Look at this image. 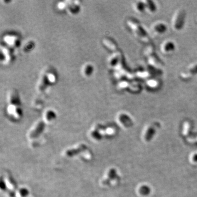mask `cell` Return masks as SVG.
Here are the masks:
<instances>
[{"instance_id": "1", "label": "cell", "mask_w": 197, "mask_h": 197, "mask_svg": "<svg viewBox=\"0 0 197 197\" xmlns=\"http://www.w3.org/2000/svg\"><path fill=\"white\" fill-rule=\"evenodd\" d=\"M127 24L134 35L139 40L146 43L151 42L150 39L148 37L145 30L138 22L133 19H128L127 21Z\"/></svg>"}, {"instance_id": "2", "label": "cell", "mask_w": 197, "mask_h": 197, "mask_svg": "<svg viewBox=\"0 0 197 197\" xmlns=\"http://www.w3.org/2000/svg\"><path fill=\"white\" fill-rule=\"evenodd\" d=\"M185 12L182 9H179L175 13L171 20V26L175 31L180 30L183 27L185 19Z\"/></svg>"}, {"instance_id": "3", "label": "cell", "mask_w": 197, "mask_h": 197, "mask_svg": "<svg viewBox=\"0 0 197 197\" xmlns=\"http://www.w3.org/2000/svg\"><path fill=\"white\" fill-rule=\"evenodd\" d=\"M145 54L147 57L148 63L150 65L157 69H160L162 67L161 63L155 55L154 48L152 46H149L147 48Z\"/></svg>"}, {"instance_id": "4", "label": "cell", "mask_w": 197, "mask_h": 197, "mask_svg": "<svg viewBox=\"0 0 197 197\" xmlns=\"http://www.w3.org/2000/svg\"><path fill=\"white\" fill-rule=\"evenodd\" d=\"M176 49V44L170 40H165L161 43L160 50L165 55H170L173 53Z\"/></svg>"}, {"instance_id": "5", "label": "cell", "mask_w": 197, "mask_h": 197, "mask_svg": "<svg viewBox=\"0 0 197 197\" xmlns=\"http://www.w3.org/2000/svg\"><path fill=\"white\" fill-rule=\"evenodd\" d=\"M196 75H197V62L188 66L186 70L181 72L180 77L183 80H187L192 78Z\"/></svg>"}, {"instance_id": "6", "label": "cell", "mask_w": 197, "mask_h": 197, "mask_svg": "<svg viewBox=\"0 0 197 197\" xmlns=\"http://www.w3.org/2000/svg\"><path fill=\"white\" fill-rule=\"evenodd\" d=\"M151 30L153 34L156 36L163 35L167 30V25L166 24L162 22H156L151 26Z\"/></svg>"}, {"instance_id": "7", "label": "cell", "mask_w": 197, "mask_h": 197, "mask_svg": "<svg viewBox=\"0 0 197 197\" xmlns=\"http://www.w3.org/2000/svg\"><path fill=\"white\" fill-rule=\"evenodd\" d=\"M123 57L121 53L116 52L110 57L109 60V65L112 67H117L121 65Z\"/></svg>"}, {"instance_id": "8", "label": "cell", "mask_w": 197, "mask_h": 197, "mask_svg": "<svg viewBox=\"0 0 197 197\" xmlns=\"http://www.w3.org/2000/svg\"><path fill=\"white\" fill-rule=\"evenodd\" d=\"M132 7L135 12L138 14H141L145 11V5L144 1L135 2Z\"/></svg>"}, {"instance_id": "9", "label": "cell", "mask_w": 197, "mask_h": 197, "mask_svg": "<svg viewBox=\"0 0 197 197\" xmlns=\"http://www.w3.org/2000/svg\"><path fill=\"white\" fill-rule=\"evenodd\" d=\"M4 41L10 46H18L19 44L18 38L14 36H7L4 38Z\"/></svg>"}, {"instance_id": "10", "label": "cell", "mask_w": 197, "mask_h": 197, "mask_svg": "<svg viewBox=\"0 0 197 197\" xmlns=\"http://www.w3.org/2000/svg\"><path fill=\"white\" fill-rule=\"evenodd\" d=\"M145 5V11L149 13H154L156 8L155 4L152 2L151 1H144Z\"/></svg>"}, {"instance_id": "11", "label": "cell", "mask_w": 197, "mask_h": 197, "mask_svg": "<svg viewBox=\"0 0 197 197\" xmlns=\"http://www.w3.org/2000/svg\"><path fill=\"white\" fill-rule=\"evenodd\" d=\"M146 85H147L148 88H151V89H157L159 87L160 83L158 80L150 78V79L147 80Z\"/></svg>"}, {"instance_id": "12", "label": "cell", "mask_w": 197, "mask_h": 197, "mask_svg": "<svg viewBox=\"0 0 197 197\" xmlns=\"http://www.w3.org/2000/svg\"><path fill=\"white\" fill-rule=\"evenodd\" d=\"M103 43H104V44L106 45L111 50L113 51H116L117 50L118 47L116 43H115V42L112 41L111 39H108V38L104 39Z\"/></svg>"}, {"instance_id": "13", "label": "cell", "mask_w": 197, "mask_h": 197, "mask_svg": "<svg viewBox=\"0 0 197 197\" xmlns=\"http://www.w3.org/2000/svg\"><path fill=\"white\" fill-rule=\"evenodd\" d=\"M119 119L125 126H130L131 125L132 121L130 118L125 114H121L119 116Z\"/></svg>"}, {"instance_id": "14", "label": "cell", "mask_w": 197, "mask_h": 197, "mask_svg": "<svg viewBox=\"0 0 197 197\" xmlns=\"http://www.w3.org/2000/svg\"><path fill=\"white\" fill-rule=\"evenodd\" d=\"M93 71L92 66L90 65H85L84 67H83V74L86 76H88L92 73Z\"/></svg>"}, {"instance_id": "15", "label": "cell", "mask_w": 197, "mask_h": 197, "mask_svg": "<svg viewBox=\"0 0 197 197\" xmlns=\"http://www.w3.org/2000/svg\"><path fill=\"white\" fill-rule=\"evenodd\" d=\"M47 76H48V82H49L51 83H54V82H55L56 77H55V76L54 75V74H52V73L48 74Z\"/></svg>"}, {"instance_id": "16", "label": "cell", "mask_w": 197, "mask_h": 197, "mask_svg": "<svg viewBox=\"0 0 197 197\" xmlns=\"http://www.w3.org/2000/svg\"><path fill=\"white\" fill-rule=\"evenodd\" d=\"M150 73H148L147 71H143V72H138L137 74V75L139 76L141 78H147L148 76H150Z\"/></svg>"}, {"instance_id": "17", "label": "cell", "mask_w": 197, "mask_h": 197, "mask_svg": "<svg viewBox=\"0 0 197 197\" xmlns=\"http://www.w3.org/2000/svg\"><path fill=\"white\" fill-rule=\"evenodd\" d=\"M46 116H47V119L49 120V121L53 119L55 116L54 113L53 112V111H48L46 113Z\"/></svg>"}]
</instances>
